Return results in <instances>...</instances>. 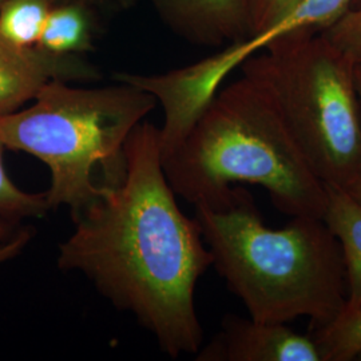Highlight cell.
Segmentation results:
<instances>
[{"mask_svg":"<svg viewBox=\"0 0 361 361\" xmlns=\"http://www.w3.org/2000/svg\"><path fill=\"white\" fill-rule=\"evenodd\" d=\"M353 66L320 32L274 40L240 65L269 94L314 174L343 188L361 166Z\"/></svg>","mask_w":361,"mask_h":361,"instance_id":"5b68a950","label":"cell"},{"mask_svg":"<svg viewBox=\"0 0 361 361\" xmlns=\"http://www.w3.org/2000/svg\"><path fill=\"white\" fill-rule=\"evenodd\" d=\"M361 6V0H352L350 1V6H349V8H356V7H360Z\"/></svg>","mask_w":361,"mask_h":361,"instance_id":"44dd1931","label":"cell"},{"mask_svg":"<svg viewBox=\"0 0 361 361\" xmlns=\"http://www.w3.org/2000/svg\"><path fill=\"white\" fill-rule=\"evenodd\" d=\"M4 149L6 146L0 140V217L18 222L31 217H42L50 210L46 194L27 193L13 183L3 164Z\"/></svg>","mask_w":361,"mask_h":361,"instance_id":"4fadbf2b","label":"cell"},{"mask_svg":"<svg viewBox=\"0 0 361 361\" xmlns=\"http://www.w3.org/2000/svg\"><path fill=\"white\" fill-rule=\"evenodd\" d=\"M111 10H129L137 6L141 0H107Z\"/></svg>","mask_w":361,"mask_h":361,"instance_id":"ffe728a7","label":"cell"},{"mask_svg":"<svg viewBox=\"0 0 361 361\" xmlns=\"http://www.w3.org/2000/svg\"><path fill=\"white\" fill-rule=\"evenodd\" d=\"M78 87L51 80L32 104L0 118L6 149L38 158L51 174L46 192L50 209L67 207L77 216L98 195L104 180H116L125 168V145L157 98L133 85Z\"/></svg>","mask_w":361,"mask_h":361,"instance_id":"277c9868","label":"cell"},{"mask_svg":"<svg viewBox=\"0 0 361 361\" xmlns=\"http://www.w3.org/2000/svg\"><path fill=\"white\" fill-rule=\"evenodd\" d=\"M51 0H4L0 35L20 47H35L51 11Z\"/></svg>","mask_w":361,"mask_h":361,"instance_id":"7c38bea8","label":"cell"},{"mask_svg":"<svg viewBox=\"0 0 361 361\" xmlns=\"http://www.w3.org/2000/svg\"><path fill=\"white\" fill-rule=\"evenodd\" d=\"M159 19L195 46L219 47L249 38V0H147Z\"/></svg>","mask_w":361,"mask_h":361,"instance_id":"ba28073f","label":"cell"},{"mask_svg":"<svg viewBox=\"0 0 361 361\" xmlns=\"http://www.w3.org/2000/svg\"><path fill=\"white\" fill-rule=\"evenodd\" d=\"M326 202L322 219L338 241L347 274L345 307L361 304V204L338 185L325 183Z\"/></svg>","mask_w":361,"mask_h":361,"instance_id":"9c48e42d","label":"cell"},{"mask_svg":"<svg viewBox=\"0 0 361 361\" xmlns=\"http://www.w3.org/2000/svg\"><path fill=\"white\" fill-rule=\"evenodd\" d=\"M97 10L80 3L52 6L38 42L44 51L83 55L94 50Z\"/></svg>","mask_w":361,"mask_h":361,"instance_id":"30bf717a","label":"cell"},{"mask_svg":"<svg viewBox=\"0 0 361 361\" xmlns=\"http://www.w3.org/2000/svg\"><path fill=\"white\" fill-rule=\"evenodd\" d=\"M345 189L348 190V193L355 200H357L361 204V166L359 169V171H357V174H356V177L353 178V180L349 183Z\"/></svg>","mask_w":361,"mask_h":361,"instance_id":"ac0fdd59","label":"cell"},{"mask_svg":"<svg viewBox=\"0 0 361 361\" xmlns=\"http://www.w3.org/2000/svg\"><path fill=\"white\" fill-rule=\"evenodd\" d=\"M52 4L56 6V4H66V3H80V4H86V6H90L95 10H101V8H110V4L107 0H51Z\"/></svg>","mask_w":361,"mask_h":361,"instance_id":"e0dca14e","label":"cell"},{"mask_svg":"<svg viewBox=\"0 0 361 361\" xmlns=\"http://www.w3.org/2000/svg\"><path fill=\"white\" fill-rule=\"evenodd\" d=\"M357 360H361V353L359 355V357H357Z\"/></svg>","mask_w":361,"mask_h":361,"instance_id":"603a6c76","label":"cell"},{"mask_svg":"<svg viewBox=\"0 0 361 361\" xmlns=\"http://www.w3.org/2000/svg\"><path fill=\"white\" fill-rule=\"evenodd\" d=\"M101 79L83 55H61L38 46L20 47L0 35V118L31 102L51 80L92 82Z\"/></svg>","mask_w":361,"mask_h":361,"instance_id":"8992f818","label":"cell"},{"mask_svg":"<svg viewBox=\"0 0 361 361\" xmlns=\"http://www.w3.org/2000/svg\"><path fill=\"white\" fill-rule=\"evenodd\" d=\"M3 3H4V0H0V6H1V4H3Z\"/></svg>","mask_w":361,"mask_h":361,"instance_id":"7402d4cb","label":"cell"},{"mask_svg":"<svg viewBox=\"0 0 361 361\" xmlns=\"http://www.w3.org/2000/svg\"><path fill=\"white\" fill-rule=\"evenodd\" d=\"M162 168L174 193L193 205L219 204L234 186L250 183L290 217H323L325 183L269 94L245 74L219 87L190 131L162 154Z\"/></svg>","mask_w":361,"mask_h":361,"instance_id":"3957f363","label":"cell"},{"mask_svg":"<svg viewBox=\"0 0 361 361\" xmlns=\"http://www.w3.org/2000/svg\"><path fill=\"white\" fill-rule=\"evenodd\" d=\"M162 168L161 130L142 121L125 145V168L102 180L59 245L58 267L83 273L131 312L169 356L197 355L204 332L195 285L213 257L195 219L180 210Z\"/></svg>","mask_w":361,"mask_h":361,"instance_id":"6da1fadb","label":"cell"},{"mask_svg":"<svg viewBox=\"0 0 361 361\" xmlns=\"http://www.w3.org/2000/svg\"><path fill=\"white\" fill-rule=\"evenodd\" d=\"M194 210L213 267L252 320L286 324L310 317L319 326L344 310L343 252L323 219L293 217L283 229H271L238 185L224 201L197 204Z\"/></svg>","mask_w":361,"mask_h":361,"instance_id":"7a4b0ae2","label":"cell"},{"mask_svg":"<svg viewBox=\"0 0 361 361\" xmlns=\"http://www.w3.org/2000/svg\"><path fill=\"white\" fill-rule=\"evenodd\" d=\"M19 228L20 222L0 217V262L13 256L28 241V232Z\"/></svg>","mask_w":361,"mask_h":361,"instance_id":"2e32d148","label":"cell"},{"mask_svg":"<svg viewBox=\"0 0 361 361\" xmlns=\"http://www.w3.org/2000/svg\"><path fill=\"white\" fill-rule=\"evenodd\" d=\"M200 361H323L312 336L286 324L226 316L222 331L197 353Z\"/></svg>","mask_w":361,"mask_h":361,"instance_id":"52a82bcc","label":"cell"},{"mask_svg":"<svg viewBox=\"0 0 361 361\" xmlns=\"http://www.w3.org/2000/svg\"><path fill=\"white\" fill-rule=\"evenodd\" d=\"M300 0H249L250 10V34L249 38L257 37L269 27L277 23L289 13ZM247 38V39H249Z\"/></svg>","mask_w":361,"mask_h":361,"instance_id":"9a60e30c","label":"cell"},{"mask_svg":"<svg viewBox=\"0 0 361 361\" xmlns=\"http://www.w3.org/2000/svg\"><path fill=\"white\" fill-rule=\"evenodd\" d=\"M312 338L323 361L357 360L361 353V304L344 307L334 320L316 326Z\"/></svg>","mask_w":361,"mask_h":361,"instance_id":"8fae6325","label":"cell"},{"mask_svg":"<svg viewBox=\"0 0 361 361\" xmlns=\"http://www.w3.org/2000/svg\"><path fill=\"white\" fill-rule=\"evenodd\" d=\"M353 83H355V91H356L361 121V63H356L353 66Z\"/></svg>","mask_w":361,"mask_h":361,"instance_id":"d6986e66","label":"cell"},{"mask_svg":"<svg viewBox=\"0 0 361 361\" xmlns=\"http://www.w3.org/2000/svg\"><path fill=\"white\" fill-rule=\"evenodd\" d=\"M320 34L353 65L361 63V6L347 10Z\"/></svg>","mask_w":361,"mask_h":361,"instance_id":"5bb4252c","label":"cell"}]
</instances>
